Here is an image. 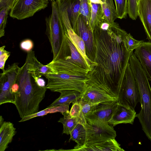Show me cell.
Returning <instances> with one entry per match:
<instances>
[{"mask_svg": "<svg viewBox=\"0 0 151 151\" xmlns=\"http://www.w3.org/2000/svg\"><path fill=\"white\" fill-rule=\"evenodd\" d=\"M25 61L27 62L28 71L31 73L35 81L42 76H45L49 74L55 73L50 67L38 61L33 51L27 52Z\"/></svg>", "mask_w": 151, "mask_h": 151, "instance_id": "cell-13", "label": "cell"}, {"mask_svg": "<svg viewBox=\"0 0 151 151\" xmlns=\"http://www.w3.org/2000/svg\"><path fill=\"white\" fill-rule=\"evenodd\" d=\"M81 99L88 103L96 104L109 101H118V99L110 95L103 90L88 85L83 93Z\"/></svg>", "mask_w": 151, "mask_h": 151, "instance_id": "cell-15", "label": "cell"}, {"mask_svg": "<svg viewBox=\"0 0 151 151\" xmlns=\"http://www.w3.org/2000/svg\"><path fill=\"white\" fill-rule=\"evenodd\" d=\"M51 1V14L45 19L46 34L51 47L54 59L60 49L65 30L61 19L57 2L55 0Z\"/></svg>", "mask_w": 151, "mask_h": 151, "instance_id": "cell-5", "label": "cell"}, {"mask_svg": "<svg viewBox=\"0 0 151 151\" xmlns=\"http://www.w3.org/2000/svg\"><path fill=\"white\" fill-rule=\"evenodd\" d=\"M17 82L19 85L15 94L14 105L21 118L39 111L41 102L44 98L46 86H39L27 69L26 61L20 68Z\"/></svg>", "mask_w": 151, "mask_h": 151, "instance_id": "cell-3", "label": "cell"}, {"mask_svg": "<svg viewBox=\"0 0 151 151\" xmlns=\"http://www.w3.org/2000/svg\"><path fill=\"white\" fill-rule=\"evenodd\" d=\"M73 29L84 41L85 45L86 55L93 64L95 54V45L93 32L90 29L82 17L80 15L75 27Z\"/></svg>", "mask_w": 151, "mask_h": 151, "instance_id": "cell-10", "label": "cell"}, {"mask_svg": "<svg viewBox=\"0 0 151 151\" xmlns=\"http://www.w3.org/2000/svg\"><path fill=\"white\" fill-rule=\"evenodd\" d=\"M79 101L82 106V110L80 115L78 117L79 123L83 124L85 127L87 123L86 118V114L95 109L99 104L88 103L84 102L81 99Z\"/></svg>", "mask_w": 151, "mask_h": 151, "instance_id": "cell-28", "label": "cell"}, {"mask_svg": "<svg viewBox=\"0 0 151 151\" xmlns=\"http://www.w3.org/2000/svg\"><path fill=\"white\" fill-rule=\"evenodd\" d=\"M92 32L95 54L88 75L87 84L118 99L129 58L133 53L124 43L127 32L114 22L110 23L109 28L99 26Z\"/></svg>", "mask_w": 151, "mask_h": 151, "instance_id": "cell-1", "label": "cell"}, {"mask_svg": "<svg viewBox=\"0 0 151 151\" xmlns=\"http://www.w3.org/2000/svg\"><path fill=\"white\" fill-rule=\"evenodd\" d=\"M62 114L63 116V117L60 118L58 122L61 123L63 125V134H70L74 128L79 123L78 118V117H72L70 114L69 111Z\"/></svg>", "mask_w": 151, "mask_h": 151, "instance_id": "cell-23", "label": "cell"}, {"mask_svg": "<svg viewBox=\"0 0 151 151\" xmlns=\"http://www.w3.org/2000/svg\"><path fill=\"white\" fill-rule=\"evenodd\" d=\"M75 151H124L115 139L104 142L91 144H85L82 146H76L74 148L69 150Z\"/></svg>", "mask_w": 151, "mask_h": 151, "instance_id": "cell-16", "label": "cell"}, {"mask_svg": "<svg viewBox=\"0 0 151 151\" xmlns=\"http://www.w3.org/2000/svg\"><path fill=\"white\" fill-rule=\"evenodd\" d=\"M91 12V4L89 0H80V16L90 29Z\"/></svg>", "mask_w": 151, "mask_h": 151, "instance_id": "cell-27", "label": "cell"}, {"mask_svg": "<svg viewBox=\"0 0 151 151\" xmlns=\"http://www.w3.org/2000/svg\"><path fill=\"white\" fill-rule=\"evenodd\" d=\"M60 95L47 107H51L62 105L70 104L79 101L82 93L73 90H64L60 91Z\"/></svg>", "mask_w": 151, "mask_h": 151, "instance_id": "cell-20", "label": "cell"}, {"mask_svg": "<svg viewBox=\"0 0 151 151\" xmlns=\"http://www.w3.org/2000/svg\"><path fill=\"white\" fill-rule=\"evenodd\" d=\"M58 4L66 10L73 29L80 15V0H56Z\"/></svg>", "mask_w": 151, "mask_h": 151, "instance_id": "cell-19", "label": "cell"}, {"mask_svg": "<svg viewBox=\"0 0 151 151\" xmlns=\"http://www.w3.org/2000/svg\"><path fill=\"white\" fill-rule=\"evenodd\" d=\"M138 0H128L127 14L129 17L133 20H136L138 16Z\"/></svg>", "mask_w": 151, "mask_h": 151, "instance_id": "cell-31", "label": "cell"}, {"mask_svg": "<svg viewBox=\"0 0 151 151\" xmlns=\"http://www.w3.org/2000/svg\"><path fill=\"white\" fill-rule=\"evenodd\" d=\"M20 47L22 50L28 52L32 50L34 47L33 42L30 39H26L21 42Z\"/></svg>", "mask_w": 151, "mask_h": 151, "instance_id": "cell-35", "label": "cell"}, {"mask_svg": "<svg viewBox=\"0 0 151 151\" xmlns=\"http://www.w3.org/2000/svg\"><path fill=\"white\" fill-rule=\"evenodd\" d=\"M17 0H0V9L4 8L9 11Z\"/></svg>", "mask_w": 151, "mask_h": 151, "instance_id": "cell-36", "label": "cell"}, {"mask_svg": "<svg viewBox=\"0 0 151 151\" xmlns=\"http://www.w3.org/2000/svg\"><path fill=\"white\" fill-rule=\"evenodd\" d=\"M136 116L135 110L118 104L111 118L108 123L113 126L120 124H133Z\"/></svg>", "mask_w": 151, "mask_h": 151, "instance_id": "cell-12", "label": "cell"}, {"mask_svg": "<svg viewBox=\"0 0 151 151\" xmlns=\"http://www.w3.org/2000/svg\"><path fill=\"white\" fill-rule=\"evenodd\" d=\"M140 101V93L129 63L118 98V104L134 109Z\"/></svg>", "mask_w": 151, "mask_h": 151, "instance_id": "cell-6", "label": "cell"}, {"mask_svg": "<svg viewBox=\"0 0 151 151\" xmlns=\"http://www.w3.org/2000/svg\"><path fill=\"white\" fill-rule=\"evenodd\" d=\"M9 12L4 9H0V37L5 35V29Z\"/></svg>", "mask_w": 151, "mask_h": 151, "instance_id": "cell-32", "label": "cell"}, {"mask_svg": "<svg viewBox=\"0 0 151 151\" xmlns=\"http://www.w3.org/2000/svg\"><path fill=\"white\" fill-rule=\"evenodd\" d=\"M4 119L1 116H0V124H2L4 122L3 121Z\"/></svg>", "mask_w": 151, "mask_h": 151, "instance_id": "cell-39", "label": "cell"}, {"mask_svg": "<svg viewBox=\"0 0 151 151\" xmlns=\"http://www.w3.org/2000/svg\"><path fill=\"white\" fill-rule=\"evenodd\" d=\"M48 0H17L10 10V16L21 20L33 16L47 7Z\"/></svg>", "mask_w": 151, "mask_h": 151, "instance_id": "cell-9", "label": "cell"}, {"mask_svg": "<svg viewBox=\"0 0 151 151\" xmlns=\"http://www.w3.org/2000/svg\"><path fill=\"white\" fill-rule=\"evenodd\" d=\"M19 87V85L16 82L12 85L11 87V91L12 93L15 95V94L18 91Z\"/></svg>", "mask_w": 151, "mask_h": 151, "instance_id": "cell-37", "label": "cell"}, {"mask_svg": "<svg viewBox=\"0 0 151 151\" xmlns=\"http://www.w3.org/2000/svg\"><path fill=\"white\" fill-rule=\"evenodd\" d=\"M37 84L40 86L44 87L45 86V80L40 78H38L35 81Z\"/></svg>", "mask_w": 151, "mask_h": 151, "instance_id": "cell-38", "label": "cell"}, {"mask_svg": "<svg viewBox=\"0 0 151 151\" xmlns=\"http://www.w3.org/2000/svg\"><path fill=\"white\" fill-rule=\"evenodd\" d=\"M55 73L45 77L47 79L46 87L53 92L68 90L83 93L86 89L89 70L73 61L70 53H66L59 58L52 60L47 65Z\"/></svg>", "mask_w": 151, "mask_h": 151, "instance_id": "cell-2", "label": "cell"}, {"mask_svg": "<svg viewBox=\"0 0 151 151\" xmlns=\"http://www.w3.org/2000/svg\"><path fill=\"white\" fill-rule=\"evenodd\" d=\"M101 5L104 18L109 23L114 22L117 18L115 7L113 0H102Z\"/></svg>", "mask_w": 151, "mask_h": 151, "instance_id": "cell-24", "label": "cell"}, {"mask_svg": "<svg viewBox=\"0 0 151 151\" xmlns=\"http://www.w3.org/2000/svg\"><path fill=\"white\" fill-rule=\"evenodd\" d=\"M86 144L98 143L115 138L116 131L107 122L99 120H87Z\"/></svg>", "mask_w": 151, "mask_h": 151, "instance_id": "cell-7", "label": "cell"}, {"mask_svg": "<svg viewBox=\"0 0 151 151\" xmlns=\"http://www.w3.org/2000/svg\"><path fill=\"white\" fill-rule=\"evenodd\" d=\"M19 63H15L9 65L8 68L0 74V105L6 103L14 104L15 95L11 92L12 85L17 82L20 67Z\"/></svg>", "mask_w": 151, "mask_h": 151, "instance_id": "cell-8", "label": "cell"}, {"mask_svg": "<svg viewBox=\"0 0 151 151\" xmlns=\"http://www.w3.org/2000/svg\"><path fill=\"white\" fill-rule=\"evenodd\" d=\"M5 46H3L0 47V68L3 72L5 70V64L10 54V52L5 50Z\"/></svg>", "mask_w": 151, "mask_h": 151, "instance_id": "cell-33", "label": "cell"}, {"mask_svg": "<svg viewBox=\"0 0 151 151\" xmlns=\"http://www.w3.org/2000/svg\"><path fill=\"white\" fill-rule=\"evenodd\" d=\"M70 104L62 105L55 106L47 107V108L35 113L25 116L19 121V122H24L37 117L43 116L48 114L60 112L62 114L69 111Z\"/></svg>", "mask_w": 151, "mask_h": 151, "instance_id": "cell-22", "label": "cell"}, {"mask_svg": "<svg viewBox=\"0 0 151 151\" xmlns=\"http://www.w3.org/2000/svg\"><path fill=\"white\" fill-rule=\"evenodd\" d=\"M0 125V151H4L16 132L13 124L10 122H4Z\"/></svg>", "mask_w": 151, "mask_h": 151, "instance_id": "cell-18", "label": "cell"}, {"mask_svg": "<svg viewBox=\"0 0 151 151\" xmlns=\"http://www.w3.org/2000/svg\"><path fill=\"white\" fill-rule=\"evenodd\" d=\"M82 110V106L79 101L73 104L70 111V116L72 117H77L80 115Z\"/></svg>", "mask_w": 151, "mask_h": 151, "instance_id": "cell-34", "label": "cell"}, {"mask_svg": "<svg viewBox=\"0 0 151 151\" xmlns=\"http://www.w3.org/2000/svg\"><path fill=\"white\" fill-rule=\"evenodd\" d=\"M149 81H151V42L143 41L134 53Z\"/></svg>", "mask_w": 151, "mask_h": 151, "instance_id": "cell-14", "label": "cell"}, {"mask_svg": "<svg viewBox=\"0 0 151 151\" xmlns=\"http://www.w3.org/2000/svg\"><path fill=\"white\" fill-rule=\"evenodd\" d=\"M69 141L73 140L77 144V146H82L86 143V131L85 126L78 123L71 131Z\"/></svg>", "mask_w": 151, "mask_h": 151, "instance_id": "cell-21", "label": "cell"}, {"mask_svg": "<svg viewBox=\"0 0 151 151\" xmlns=\"http://www.w3.org/2000/svg\"><path fill=\"white\" fill-rule=\"evenodd\" d=\"M91 3L92 12L90 22V29L99 26L104 19L101 5Z\"/></svg>", "mask_w": 151, "mask_h": 151, "instance_id": "cell-25", "label": "cell"}, {"mask_svg": "<svg viewBox=\"0 0 151 151\" xmlns=\"http://www.w3.org/2000/svg\"><path fill=\"white\" fill-rule=\"evenodd\" d=\"M50 0V1H52V0Z\"/></svg>", "mask_w": 151, "mask_h": 151, "instance_id": "cell-40", "label": "cell"}, {"mask_svg": "<svg viewBox=\"0 0 151 151\" xmlns=\"http://www.w3.org/2000/svg\"><path fill=\"white\" fill-rule=\"evenodd\" d=\"M129 63L140 93L141 109L136 117L146 136L151 141V88L146 74L134 53Z\"/></svg>", "mask_w": 151, "mask_h": 151, "instance_id": "cell-4", "label": "cell"}, {"mask_svg": "<svg viewBox=\"0 0 151 151\" xmlns=\"http://www.w3.org/2000/svg\"><path fill=\"white\" fill-rule=\"evenodd\" d=\"M65 34L67 43L70 49L71 59L73 61L81 66L89 70L90 71V69L89 68L81 54L76 47L65 29Z\"/></svg>", "mask_w": 151, "mask_h": 151, "instance_id": "cell-26", "label": "cell"}, {"mask_svg": "<svg viewBox=\"0 0 151 151\" xmlns=\"http://www.w3.org/2000/svg\"><path fill=\"white\" fill-rule=\"evenodd\" d=\"M137 14L143 25L147 38L151 42V0H138Z\"/></svg>", "mask_w": 151, "mask_h": 151, "instance_id": "cell-17", "label": "cell"}, {"mask_svg": "<svg viewBox=\"0 0 151 151\" xmlns=\"http://www.w3.org/2000/svg\"><path fill=\"white\" fill-rule=\"evenodd\" d=\"M124 42L128 50L133 51L138 47L143 42L134 39L130 33H127L124 37Z\"/></svg>", "mask_w": 151, "mask_h": 151, "instance_id": "cell-30", "label": "cell"}, {"mask_svg": "<svg viewBox=\"0 0 151 151\" xmlns=\"http://www.w3.org/2000/svg\"><path fill=\"white\" fill-rule=\"evenodd\" d=\"M118 104V100L108 101L99 104L95 109L86 114V120H99L108 122Z\"/></svg>", "mask_w": 151, "mask_h": 151, "instance_id": "cell-11", "label": "cell"}, {"mask_svg": "<svg viewBox=\"0 0 151 151\" xmlns=\"http://www.w3.org/2000/svg\"><path fill=\"white\" fill-rule=\"evenodd\" d=\"M117 18L122 19L127 17L128 0H114Z\"/></svg>", "mask_w": 151, "mask_h": 151, "instance_id": "cell-29", "label": "cell"}]
</instances>
